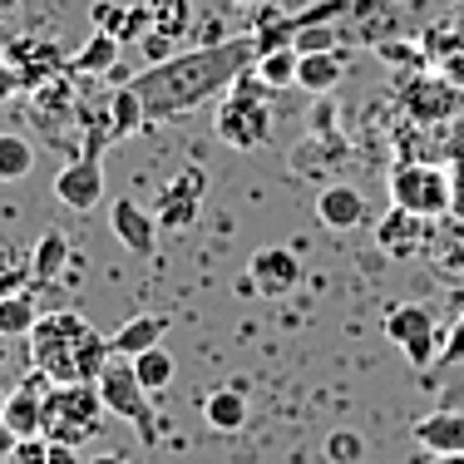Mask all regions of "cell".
<instances>
[{
  "mask_svg": "<svg viewBox=\"0 0 464 464\" xmlns=\"http://www.w3.org/2000/svg\"><path fill=\"white\" fill-rule=\"evenodd\" d=\"M257 64V40L237 35V40H213V45H193L183 54H169L159 64H143L134 74V90L143 99V114L153 119H179L193 114L198 104L218 99L237 74H247Z\"/></svg>",
  "mask_w": 464,
  "mask_h": 464,
  "instance_id": "cell-1",
  "label": "cell"
},
{
  "mask_svg": "<svg viewBox=\"0 0 464 464\" xmlns=\"http://www.w3.org/2000/svg\"><path fill=\"white\" fill-rule=\"evenodd\" d=\"M25 351H30V366L50 375L54 385H74V381L94 385L114 361V341L99 336L80 312H45L25 336Z\"/></svg>",
  "mask_w": 464,
  "mask_h": 464,
  "instance_id": "cell-2",
  "label": "cell"
},
{
  "mask_svg": "<svg viewBox=\"0 0 464 464\" xmlns=\"http://www.w3.org/2000/svg\"><path fill=\"white\" fill-rule=\"evenodd\" d=\"M267 94L272 90L257 80V70L237 74V80L223 90V104H218V114H213V129H218V139H223L227 149L252 153V149H262V143L272 139V104H267Z\"/></svg>",
  "mask_w": 464,
  "mask_h": 464,
  "instance_id": "cell-3",
  "label": "cell"
},
{
  "mask_svg": "<svg viewBox=\"0 0 464 464\" xmlns=\"http://www.w3.org/2000/svg\"><path fill=\"white\" fill-rule=\"evenodd\" d=\"M104 401H99V385L74 381V385H50L45 391V411H40V435L45 440H64V445H90L104 430Z\"/></svg>",
  "mask_w": 464,
  "mask_h": 464,
  "instance_id": "cell-4",
  "label": "cell"
},
{
  "mask_svg": "<svg viewBox=\"0 0 464 464\" xmlns=\"http://www.w3.org/2000/svg\"><path fill=\"white\" fill-rule=\"evenodd\" d=\"M94 385H99V401H104V411L114 415V420H124V425L139 435V445H149V450L159 445L163 425H159V415H153V391L134 375V361L114 356Z\"/></svg>",
  "mask_w": 464,
  "mask_h": 464,
  "instance_id": "cell-5",
  "label": "cell"
},
{
  "mask_svg": "<svg viewBox=\"0 0 464 464\" xmlns=\"http://www.w3.org/2000/svg\"><path fill=\"white\" fill-rule=\"evenodd\" d=\"M381 326H385V341H391V346H401V356L411 361L415 371H430V366H435L445 336H440L435 312H430L425 302H395L391 312H385Z\"/></svg>",
  "mask_w": 464,
  "mask_h": 464,
  "instance_id": "cell-6",
  "label": "cell"
},
{
  "mask_svg": "<svg viewBox=\"0 0 464 464\" xmlns=\"http://www.w3.org/2000/svg\"><path fill=\"white\" fill-rule=\"evenodd\" d=\"M450 198H455V188L430 163H401V169H391V203L395 208H411L420 218H440V213H450Z\"/></svg>",
  "mask_w": 464,
  "mask_h": 464,
  "instance_id": "cell-7",
  "label": "cell"
},
{
  "mask_svg": "<svg viewBox=\"0 0 464 464\" xmlns=\"http://www.w3.org/2000/svg\"><path fill=\"white\" fill-rule=\"evenodd\" d=\"M203 198H208V173L203 169H183L159 188L153 218H159L163 232H188L198 223V213H203Z\"/></svg>",
  "mask_w": 464,
  "mask_h": 464,
  "instance_id": "cell-8",
  "label": "cell"
},
{
  "mask_svg": "<svg viewBox=\"0 0 464 464\" xmlns=\"http://www.w3.org/2000/svg\"><path fill=\"white\" fill-rule=\"evenodd\" d=\"M430 242H435V218H420L411 208L391 203V213L375 223V247L395 262H411L420 252H430Z\"/></svg>",
  "mask_w": 464,
  "mask_h": 464,
  "instance_id": "cell-9",
  "label": "cell"
},
{
  "mask_svg": "<svg viewBox=\"0 0 464 464\" xmlns=\"http://www.w3.org/2000/svg\"><path fill=\"white\" fill-rule=\"evenodd\" d=\"M296 282H302L296 252L292 247H262V252H252V262H247L242 292H257V296H267V302H282L286 292H296Z\"/></svg>",
  "mask_w": 464,
  "mask_h": 464,
  "instance_id": "cell-10",
  "label": "cell"
},
{
  "mask_svg": "<svg viewBox=\"0 0 464 464\" xmlns=\"http://www.w3.org/2000/svg\"><path fill=\"white\" fill-rule=\"evenodd\" d=\"M54 198H60L70 213L99 208V198H104V153L84 149L74 163H64V169L54 173Z\"/></svg>",
  "mask_w": 464,
  "mask_h": 464,
  "instance_id": "cell-11",
  "label": "cell"
},
{
  "mask_svg": "<svg viewBox=\"0 0 464 464\" xmlns=\"http://www.w3.org/2000/svg\"><path fill=\"white\" fill-rule=\"evenodd\" d=\"M109 232L134 257H153V247H159V218H153V208L134 203V198H114L109 203Z\"/></svg>",
  "mask_w": 464,
  "mask_h": 464,
  "instance_id": "cell-12",
  "label": "cell"
},
{
  "mask_svg": "<svg viewBox=\"0 0 464 464\" xmlns=\"http://www.w3.org/2000/svg\"><path fill=\"white\" fill-rule=\"evenodd\" d=\"M425 375H430L425 385L435 391L440 405H464V316H459L455 326H450L445 346H440L435 366H430Z\"/></svg>",
  "mask_w": 464,
  "mask_h": 464,
  "instance_id": "cell-13",
  "label": "cell"
},
{
  "mask_svg": "<svg viewBox=\"0 0 464 464\" xmlns=\"http://www.w3.org/2000/svg\"><path fill=\"white\" fill-rule=\"evenodd\" d=\"M316 218L331 227V232H356L371 223V208H366V193L356 183H326L316 193Z\"/></svg>",
  "mask_w": 464,
  "mask_h": 464,
  "instance_id": "cell-14",
  "label": "cell"
},
{
  "mask_svg": "<svg viewBox=\"0 0 464 464\" xmlns=\"http://www.w3.org/2000/svg\"><path fill=\"white\" fill-rule=\"evenodd\" d=\"M411 440L425 450V455L464 450V405H435L430 415H420L411 425Z\"/></svg>",
  "mask_w": 464,
  "mask_h": 464,
  "instance_id": "cell-15",
  "label": "cell"
},
{
  "mask_svg": "<svg viewBox=\"0 0 464 464\" xmlns=\"http://www.w3.org/2000/svg\"><path fill=\"white\" fill-rule=\"evenodd\" d=\"M20 74V84H50L54 74H64L70 64H64V50L54 45V40H20V45H10V60Z\"/></svg>",
  "mask_w": 464,
  "mask_h": 464,
  "instance_id": "cell-16",
  "label": "cell"
},
{
  "mask_svg": "<svg viewBox=\"0 0 464 464\" xmlns=\"http://www.w3.org/2000/svg\"><path fill=\"white\" fill-rule=\"evenodd\" d=\"M341 80H346L341 50H312L296 60V90H306V94H331Z\"/></svg>",
  "mask_w": 464,
  "mask_h": 464,
  "instance_id": "cell-17",
  "label": "cell"
},
{
  "mask_svg": "<svg viewBox=\"0 0 464 464\" xmlns=\"http://www.w3.org/2000/svg\"><path fill=\"white\" fill-rule=\"evenodd\" d=\"M203 420L218 430V435H237L247 425V395L242 385H218V391L203 395Z\"/></svg>",
  "mask_w": 464,
  "mask_h": 464,
  "instance_id": "cell-18",
  "label": "cell"
},
{
  "mask_svg": "<svg viewBox=\"0 0 464 464\" xmlns=\"http://www.w3.org/2000/svg\"><path fill=\"white\" fill-rule=\"evenodd\" d=\"M35 322H40V302H35L30 286L0 296V336L5 341H25L30 331H35Z\"/></svg>",
  "mask_w": 464,
  "mask_h": 464,
  "instance_id": "cell-19",
  "label": "cell"
},
{
  "mask_svg": "<svg viewBox=\"0 0 464 464\" xmlns=\"http://www.w3.org/2000/svg\"><path fill=\"white\" fill-rule=\"evenodd\" d=\"M169 336V316H134V322H124L114 331V356H124V361H134L139 351H149V346H159V341Z\"/></svg>",
  "mask_w": 464,
  "mask_h": 464,
  "instance_id": "cell-20",
  "label": "cell"
},
{
  "mask_svg": "<svg viewBox=\"0 0 464 464\" xmlns=\"http://www.w3.org/2000/svg\"><path fill=\"white\" fill-rule=\"evenodd\" d=\"M109 129H114V143H124V139H134L143 124H149V114H143V99H139V90L134 84H119L114 94H109Z\"/></svg>",
  "mask_w": 464,
  "mask_h": 464,
  "instance_id": "cell-21",
  "label": "cell"
},
{
  "mask_svg": "<svg viewBox=\"0 0 464 464\" xmlns=\"http://www.w3.org/2000/svg\"><path fill=\"white\" fill-rule=\"evenodd\" d=\"M64 262H70V237H64V232H45V237L35 242V247H30V282H54L64 272Z\"/></svg>",
  "mask_w": 464,
  "mask_h": 464,
  "instance_id": "cell-22",
  "label": "cell"
},
{
  "mask_svg": "<svg viewBox=\"0 0 464 464\" xmlns=\"http://www.w3.org/2000/svg\"><path fill=\"white\" fill-rule=\"evenodd\" d=\"M119 50H124V45H119V35H109V30H94L90 45L74 54L64 74H109V70L119 64Z\"/></svg>",
  "mask_w": 464,
  "mask_h": 464,
  "instance_id": "cell-23",
  "label": "cell"
},
{
  "mask_svg": "<svg viewBox=\"0 0 464 464\" xmlns=\"http://www.w3.org/2000/svg\"><path fill=\"white\" fill-rule=\"evenodd\" d=\"M296 60H302L296 45H277V50H262L252 70H257V80L267 84V90H292L296 84Z\"/></svg>",
  "mask_w": 464,
  "mask_h": 464,
  "instance_id": "cell-24",
  "label": "cell"
},
{
  "mask_svg": "<svg viewBox=\"0 0 464 464\" xmlns=\"http://www.w3.org/2000/svg\"><path fill=\"white\" fill-rule=\"evenodd\" d=\"M35 169V143L25 134H0V183H20Z\"/></svg>",
  "mask_w": 464,
  "mask_h": 464,
  "instance_id": "cell-25",
  "label": "cell"
},
{
  "mask_svg": "<svg viewBox=\"0 0 464 464\" xmlns=\"http://www.w3.org/2000/svg\"><path fill=\"white\" fill-rule=\"evenodd\" d=\"M134 375L149 385L153 395L169 391V381H173V356L163 351V341H159V346H149V351H139V356H134Z\"/></svg>",
  "mask_w": 464,
  "mask_h": 464,
  "instance_id": "cell-26",
  "label": "cell"
},
{
  "mask_svg": "<svg viewBox=\"0 0 464 464\" xmlns=\"http://www.w3.org/2000/svg\"><path fill=\"white\" fill-rule=\"evenodd\" d=\"M143 5L153 15V30L169 40H179L188 30V20H193V0H143Z\"/></svg>",
  "mask_w": 464,
  "mask_h": 464,
  "instance_id": "cell-27",
  "label": "cell"
},
{
  "mask_svg": "<svg viewBox=\"0 0 464 464\" xmlns=\"http://www.w3.org/2000/svg\"><path fill=\"white\" fill-rule=\"evenodd\" d=\"M366 459V440L356 430H331L326 435V464H361Z\"/></svg>",
  "mask_w": 464,
  "mask_h": 464,
  "instance_id": "cell-28",
  "label": "cell"
},
{
  "mask_svg": "<svg viewBox=\"0 0 464 464\" xmlns=\"http://www.w3.org/2000/svg\"><path fill=\"white\" fill-rule=\"evenodd\" d=\"M336 40H341L336 20H316V25H306L292 45H296V54H312V50H336Z\"/></svg>",
  "mask_w": 464,
  "mask_h": 464,
  "instance_id": "cell-29",
  "label": "cell"
},
{
  "mask_svg": "<svg viewBox=\"0 0 464 464\" xmlns=\"http://www.w3.org/2000/svg\"><path fill=\"white\" fill-rule=\"evenodd\" d=\"M90 20H94V30H109V35H119V30H124V20H129V5L99 0V5L90 10Z\"/></svg>",
  "mask_w": 464,
  "mask_h": 464,
  "instance_id": "cell-30",
  "label": "cell"
},
{
  "mask_svg": "<svg viewBox=\"0 0 464 464\" xmlns=\"http://www.w3.org/2000/svg\"><path fill=\"white\" fill-rule=\"evenodd\" d=\"M45 455H50V440L45 435H25V440H15L10 464H45Z\"/></svg>",
  "mask_w": 464,
  "mask_h": 464,
  "instance_id": "cell-31",
  "label": "cell"
},
{
  "mask_svg": "<svg viewBox=\"0 0 464 464\" xmlns=\"http://www.w3.org/2000/svg\"><path fill=\"white\" fill-rule=\"evenodd\" d=\"M25 282H30V262H10V257H0V296H5V292H20Z\"/></svg>",
  "mask_w": 464,
  "mask_h": 464,
  "instance_id": "cell-32",
  "label": "cell"
},
{
  "mask_svg": "<svg viewBox=\"0 0 464 464\" xmlns=\"http://www.w3.org/2000/svg\"><path fill=\"white\" fill-rule=\"evenodd\" d=\"M139 45H143V54H149V64H159V60H169V54H173V40H169V35H159V30H149V35H143Z\"/></svg>",
  "mask_w": 464,
  "mask_h": 464,
  "instance_id": "cell-33",
  "label": "cell"
},
{
  "mask_svg": "<svg viewBox=\"0 0 464 464\" xmlns=\"http://www.w3.org/2000/svg\"><path fill=\"white\" fill-rule=\"evenodd\" d=\"M45 464H84L80 459V445H64V440H50V455Z\"/></svg>",
  "mask_w": 464,
  "mask_h": 464,
  "instance_id": "cell-34",
  "label": "cell"
},
{
  "mask_svg": "<svg viewBox=\"0 0 464 464\" xmlns=\"http://www.w3.org/2000/svg\"><path fill=\"white\" fill-rule=\"evenodd\" d=\"M10 90H20V74H15V64H5V70H0V94H10Z\"/></svg>",
  "mask_w": 464,
  "mask_h": 464,
  "instance_id": "cell-35",
  "label": "cell"
},
{
  "mask_svg": "<svg viewBox=\"0 0 464 464\" xmlns=\"http://www.w3.org/2000/svg\"><path fill=\"white\" fill-rule=\"evenodd\" d=\"M425 464H464V450H450V455H430Z\"/></svg>",
  "mask_w": 464,
  "mask_h": 464,
  "instance_id": "cell-36",
  "label": "cell"
},
{
  "mask_svg": "<svg viewBox=\"0 0 464 464\" xmlns=\"http://www.w3.org/2000/svg\"><path fill=\"white\" fill-rule=\"evenodd\" d=\"M84 464H129V459H119V455H90Z\"/></svg>",
  "mask_w": 464,
  "mask_h": 464,
  "instance_id": "cell-37",
  "label": "cell"
},
{
  "mask_svg": "<svg viewBox=\"0 0 464 464\" xmlns=\"http://www.w3.org/2000/svg\"><path fill=\"white\" fill-rule=\"evenodd\" d=\"M232 5H247V10H262L267 0H232Z\"/></svg>",
  "mask_w": 464,
  "mask_h": 464,
  "instance_id": "cell-38",
  "label": "cell"
},
{
  "mask_svg": "<svg viewBox=\"0 0 464 464\" xmlns=\"http://www.w3.org/2000/svg\"><path fill=\"white\" fill-rule=\"evenodd\" d=\"M5 361H10V346H5V336H0V366H5Z\"/></svg>",
  "mask_w": 464,
  "mask_h": 464,
  "instance_id": "cell-39",
  "label": "cell"
},
{
  "mask_svg": "<svg viewBox=\"0 0 464 464\" xmlns=\"http://www.w3.org/2000/svg\"><path fill=\"white\" fill-rule=\"evenodd\" d=\"M0 411H5V395H0Z\"/></svg>",
  "mask_w": 464,
  "mask_h": 464,
  "instance_id": "cell-40",
  "label": "cell"
}]
</instances>
